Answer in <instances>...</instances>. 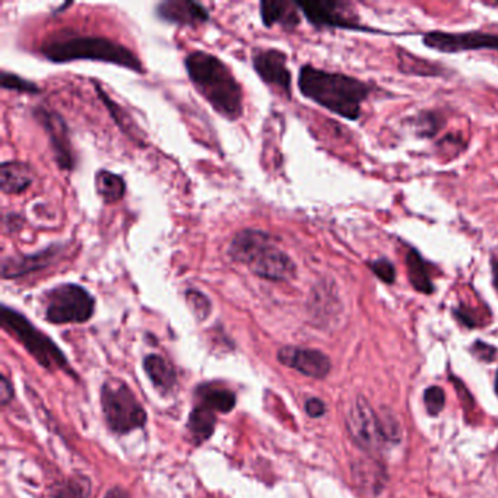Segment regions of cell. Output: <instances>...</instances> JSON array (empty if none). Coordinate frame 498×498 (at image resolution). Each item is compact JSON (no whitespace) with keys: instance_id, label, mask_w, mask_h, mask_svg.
<instances>
[{"instance_id":"obj_29","label":"cell","mask_w":498,"mask_h":498,"mask_svg":"<svg viewBox=\"0 0 498 498\" xmlns=\"http://www.w3.org/2000/svg\"><path fill=\"white\" fill-rule=\"evenodd\" d=\"M12 396H14V389H12L8 379L4 376L2 380H0V400H2V405H8L9 400L12 399Z\"/></svg>"},{"instance_id":"obj_6","label":"cell","mask_w":498,"mask_h":498,"mask_svg":"<svg viewBox=\"0 0 498 498\" xmlns=\"http://www.w3.org/2000/svg\"><path fill=\"white\" fill-rule=\"evenodd\" d=\"M101 407L111 431L128 434L147 424V412L132 389L120 379H111L101 388Z\"/></svg>"},{"instance_id":"obj_11","label":"cell","mask_w":498,"mask_h":498,"mask_svg":"<svg viewBox=\"0 0 498 498\" xmlns=\"http://www.w3.org/2000/svg\"><path fill=\"white\" fill-rule=\"evenodd\" d=\"M278 359L307 378L325 379L330 371V359L317 349L284 347L279 349Z\"/></svg>"},{"instance_id":"obj_20","label":"cell","mask_w":498,"mask_h":498,"mask_svg":"<svg viewBox=\"0 0 498 498\" xmlns=\"http://www.w3.org/2000/svg\"><path fill=\"white\" fill-rule=\"evenodd\" d=\"M215 414L216 412L209 410V408L202 407V405H198V407L192 410L189 422H187V429H189L194 443L201 444L206 441V440L211 439L213 430H215Z\"/></svg>"},{"instance_id":"obj_14","label":"cell","mask_w":498,"mask_h":498,"mask_svg":"<svg viewBox=\"0 0 498 498\" xmlns=\"http://www.w3.org/2000/svg\"><path fill=\"white\" fill-rule=\"evenodd\" d=\"M157 14L160 18L180 26H198L209 19L208 11L203 5L189 0H169L158 5Z\"/></svg>"},{"instance_id":"obj_12","label":"cell","mask_w":498,"mask_h":498,"mask_svg":"<svg viewBox=\"0 0 498 498\" xmlns=\"http://www.w3.org/2000/svg\"><path fill=\"white\" fill-rule=\"evenodd\" d=\"M254 67L265 82L290 96L291 72L286 67V56L275 48L257 50L254 56Z\"/></svg>"},{"instance_id":"obj_28","label":"cell","mask_w":498,"mask_h":498,"mask_svg":"<svg viewBox=\"0 0 498 498\" xmlns=\"http://www.w3.org/2000/svg\"><path fill=\"white\" fill-rule=\"evenodd\" d=\"M306 412L312 418H319L327 412V407H325V403L322 400L317 399V398H312V399H308L307 403H306Z\"/></svg>"},{"instance_id":"obj_16","label":"cell","mask_w":498,"mask_h":498,"mask_svg":"<svg viewBox=\"0 0 498 498\" xmlns=\"http://www.w3.org/2000/svg\"><path fill=\"white\" fill-rule=\"evenodd\" d=\"M298 5L293 2H279V0H265L261 4V16L265 26H272L275 24L294 28L300 23Z\"/></svg>"},{"instance_id":"obj_13","label":"cell","mask_w":498,"mask_h":498,"mask_svg":"<svg viewBox=\"0 0 498 498\" xmlns=\"http://www.w3.org/2000/svg\"><path fill=\"white\" fill-rule=\"evenodd\" d=\"M37 116L46 130H47L48 136H50L56 160L59 162L60 167L63 170L74 169V152H72V147H70L69 133H67L65 121L57 114L45 110V109L37 110Z\"/></svg>"},{"instance_id":"obj_10","label":"cell","mask_w":498,"mask_h":498,"mask_svg":"<svg viewBox=\"0 0 498 498\" xmlns=\"http://www.w3.org/2000/svg\"><path fill=\"white\" fill-rule=\"evenodd\" d=\"M422 43L427 47L441 53L473 52V50L498 52V34L483 33V31H468V33L431 31L425 34Z\"/></svg>"},{"instance_id":"obj_22","label":"cell","mask_w":498,"mask_h":498,"mask_svg":"<svg viewBox=\"0 0 498 498\" xmlns=\"http://www.w3.org/2000/svg\"><path fill=\"white\" fill-rule=\"evenodd\" d=\"M97 192L107 203L120 201L126 193L125 180L111 171H99L96 179Z\"/></svg>"},{"instance_id":"obj_2","label":"cell","mask_w":498,"mask_h":498,"mask_svg":"<svg viewBox=\"0 0 498 498\" xmlns=\"http://www.w3.org/2000/svg\"><path fill=\"white\" fill-rule=\"evenodd\" d=\"M187 75L194 88L215 111L231 120L243 113V92L225 63L206 52H193L186 57Z\"/></svg>"},{"instance_id":"obj_34","label":"cell","mask_w":498,"mask_h":498,"mask_svg":"<svg viewBox=\"0 0 498 498\" xmlns=\"http://www.w3.org/2000/svg\"><path fill=\"white\" fill-rule=\"evenodd\" d=\"M495 392H497V395H498V373H497V381H495Z\"/></svg>"},{"instance_id":"obj_8","label":"cell","mask_w":498,"mask_h":498,"mask_svg":"<svg viewBox=\"0 0 498 498\" xmlns=\"http://www.w3.org/2000/svg\"><path fill=\"white\" fill-rule=\"evenodd\" d=\"M308 23L316 28H339V30L368 31L361 26L358 16L347 2L337 0H316L297 2Z\"/></svg>"},{"instance_id":"obj_21","label":"cell","mask_w":498,"mask_h":498,"mask_svg":"<svg viewBox=\"0 0 498 498\" xmlns=\"http://www.w3.org/2000/svg\"><path fill=\"white\" fill-rule=\"evenodd\" d=\"M143 368L155 388L170 390L172 386L176 385V371L162 357H147L143 361Z\"/></svg>"},{"instance_id":"obj_30","label":"cell","mask_w":498,"mask_h":498,"mask_svg":"<svg viewBox=\"0 0 498 498\" xmlns=\"http://www.w3.org/2000/svg\"><path fill=\"white\" fill-rule=\"evenodd\" d=\"M475 354L480 357V358L491 361L493 356L495 354V349L493 348V347H490V345L482 344V342H476Z\"/></svg>"},{"instance_id":"obj_23","label":"cell","mask_w":498,"mask_h":498,"mask_svg":"<svg viewBox=\"0 0 498 498\" xmlns=\"http://www.w3.org/2000/svg\"><path fill=\"white\" fill-rule=\"evenodd\" d=\"M91 481L87 476H72L65 482L56 485L53 491L55 498H89Z\"/></svg>"},{"instance_id":"obj_27","label":"cell","mask_w":498,"mask_h":498,"mask_svg":"<svg viewBox=\"0 0 498 498\" xmlns=\"http://www.w3.org/2000/svg\"><path fill=\"white\" fill-rule=\"evenodd\" d=\"M0 82L5 89H14V91L19 92H37L38 87L33 82L26 81L23 78L16 77V75L9 74L6 70L0 75Z\"/></svg>"},{"instance_id":"obj_7","label":"cell","mask_w":498,"mask_h":498,"mask_svg":"<svg viewBox=\"0 0 498 498\" xmlns=\"http://www.w3.org/2000/svg\"><path fill=\"white\" fill-rule=\"evenodd\" d=\"M94 308V297L77 284H62L46 293V319L53 325L88 322Z\"/></svg>"},{"instance_id":"obj_31","label":"cell","mask_w":498,"mask_h":498,"mask_svg":"<svg viewBox=\"0 0 498 498\" xmlns=\"http://www.w3.org/2000/svg\"><path fill=\"white\" fill-rule=\"evenodd\" d=\"M454 316L461 320V323L466 325V327H475V320H473L472 316L469 315L463 308H456V310H454Z\"/></svg>"},{"instance_id":"obj_15","label":"cell","mask_w":498,"mask_h":498,"mask_svg":"<svg viewBox=\"0 0 498 498\" xmlns=\"http://www.w3.org/2000/svg\"><path fill=\"white\" fill-rule=\"evenodd\" d=\"M59 254V247H50L38 254H28L23 257H5L2 262V276L6 278H18V276L28 275L31 272L38 269L47 268L48 265L55 262Z\"/></svg>"},{"instance_id":"obj_19","label":"cell","mask_w":498,"mask_h":498,"mask_svg":"<svg viewBox=\"0 0 498 498\" xmlns=\"http://www.w3.org/2000/svg\"><path fill=\"white\" fill-rule=\"evenodd\" d=\"M202 407L209 408L213 412L227 414L235 407V395L230 389L218 385H202L196 390Z\"/></svg>"},{"instance_id":"obj_24","label":"cell","mask_w":498,"mask_h":498,"mask_svg":"<svg viewBox=\"0 0 498 498\" xmlns=\"http://www.w3.org/2000/svg\"><path fill=\"white\" fill-rule=\"evenodd\" d=\"M368 268H370L374 275L380 279L381 283L388 284V285L395 284V265L389 261V259H386V257H380V259H376V261L368 262Z\"/></svg>"},{"instance_id":"obj_32","label":"cell","mask_w":498,"mask_h":498,"mask_svg":"<svg viewBox=\"0 0 498 498\" xmlns=\"http://www.w3.org/2000/svg\"><path fill=\"white\" fill-rule=\"evenodd\" d=\"M491 275H493L495 291L498 293V254L491 257Z\"/></svg>"},{"instance_id":"obj_26","label":"cell","mask_w":498,"mask_h":498,"mask_svg":"<svg viewBox=\"0 0 498 498\" xmlns=\"http://www.w3.org/2000/svg\"><path fill=\"white\" fill-rule=\"evenodd\" d=\"M186 298L193 315L199 320H205L208 317L209 312H211V303H209L208 298L203 294L199 293V291H189L186 294Z\"/></svg>"},{"instance_id":"obj_17","label":"cell","mask_w":498,"mask_h":498,"mask_svg":"<svg viewBox=\"0 0 498 498\" xmlns=\"http://www.w3.org/2000/svg\"><path fill=\"white\" fill-rule=\"evenodd\" d=\"M34 174L30 165L24 162H4L0 169V187L4 193H23L33 183Z\"/></svg>"},{"instance_id":"obj_25","label":"cell","mask_w":498,"mask_h":498,"mask_svg":"<svg viewBox=\"0 0 498 498\" xmlns=\"http://www.w3.org/2000/svg\"><path fill=\"white\" fill-rule=\"evenodd\" d=\"M425 408L429 410V414L431 417L439 415L444 408V402H446V396H444L443 389L432 386V388L427 389L424 395Z\"/></svg>"},{"instance_id":"obj_1","label":"cell","mask_w":498,"mask_h":498,"mask_svg":"<svg viewBox=\"0 0 498 498\" xmlns=\"http://www.w3.org/2000/svg\"><path fill=\"white\" fill-rule=\"evenodd\" d=\"M298 88L306 99L347 120L361 118L363 103L370 96V85L349 75L327 72L319 67H301Z\"/></svg>"},{"instance_id":"obj_5","label":"cell","mask_w":498,"mask_h":498,"mask_svg":"<svg viewBox=\"0 0 498 498\" xmlns=\"http://www.w3.org/2000/svg\"><path fill=\"white\" fill-rule=\"evenodd\" d=\"M0 320L4 329L16 337L40 366L47 370H67L69 363L62 349L47 335L34 327L26 316L8 306H2Z\"/></svg>"},{"instance_id":"obj_4","label":"cell","mask_w":498,"mask_h":498,"mask_svg":"<svg viewBox=\"0 0 498 498\" xmlns=\"http://www.w3.org/2000/svg\"><path fill=\"white\" fill-rule=\"evenodd\" d=\"M41 55L55 63L97 60L143 72L142 63L125 46L104 37L59 34L41 46Z\"/></svg>"},{"instance_id":"obj_3","label":"cell","mask_w":498,"mask_h":498,"mask_svg":"<svg viewBox=\"0 0 498 498\" xmlns=\"http://www.w3.org/2000/svg\"><path fill=\"white\" fill-rule=\"evenodd\" d=\"M233 261L245 265L261 278L285 281L296 275V265L275 243V238L261 230H243L228 247Z\"/></svg>"},{"instance_id":"obj_33","label":"cell","mask_w":498,"mask_h":498,"mask_svg":"<svg viewBox=\"0 0 498 498\" xmlns=\"http://www.w3.org/2000/svg\"><path fill=\"white\" fill-rule=\"evenodd\" d=\"M106 498H128V494L121 488H113V490L109 491Z\"/></svg>"},{"instance_id":"obj_18","label":"cell","mask_w":498,"mask_h":498,"mask_svg":"<svg viewBox=\"0 0 498 498\" xmlns=\"http://www.w3.org/2000/svg\"><path fill=\"white\" fill-rule=\"evenodd\" d=\"M405 262H407L410 285L414 286L418 293L429 294V296L434 293L436 286L432 284L431 269L422 254L417 249H410L405 256Z\"/></svg>"},{"instance_id":"obj_9","label":"cell","mask_w":498,"mask_h":498,"mask_svg":"<svg viewBox=\"0 0 498 498\" xmlns=\"http://www.w3.org/2000/svg\"><path fill=\"white\" fill-rule=\"evenodd\" d=\"M347 427L354 441L364 451H379L388 441L380 415H376L363 398H357L349 408Z\"/></svg>"}]
</instances>
